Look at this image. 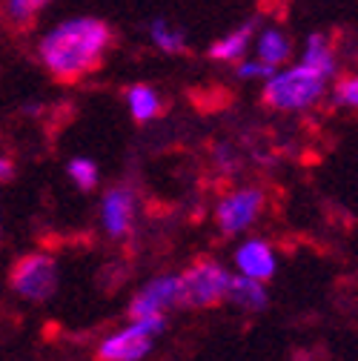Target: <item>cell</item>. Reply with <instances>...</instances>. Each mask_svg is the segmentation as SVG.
I'll return each mask as SVG.
<instances>
[{
  "instance_id": "obj_1",
  "label": "cell",
  "mask_w": 358,
  "mask_h": 361,
  "mask_svg": "<svg viewBox=\"0 0 358 361\" xmlns=\"http://www.w3.org/2000/svg\"><path fill=\"white\" fill-rule=\"evenodd\" d=\"M115 47V29L98 15H69L37 37V63L58 83H78L98 72Z\"/></svg>"
},
{
  "instance_id": "obj_14",
  "label": "cell",
  "mask_w": 358,
  "mask_h": 361,
  "mask_svg": "<svg viewBox=\"0 0 358 361\" xmlns=\"http://www.w3.org/2000/svg\"><path fill=\"white\" fill-rule=\"evenodd\" d=\"M227 301L235 304L244 312H261V310H266V304H270V293H266L264 281H255V279H247V276L235 273Z\"/></svg>"
},
{
  "instance_id": "obj_16",
  "label": "cell",
  "mask_w": 358,
  "mask_h": 361,
  "mask_svg": "<svg viewBox=\"0 0 358 361\" xmlns=\"http://www.w3.org/2000/svg\"><path fill=\"white\" fill-rule=\"evenodd\" d=\"M66 175L80 192H92L98 187V180H101L98 164L92 158H83V155H78V158H72L66 164Z\"/></svg>"
},
{
  "instance_id": "obj_12",
  "label": "cell",
  "mask_w": 358,
  "mask_h": 361,
  "mask_svg": "<svg viewBox=\"0 0 358 361\" xmlns=\"http://www.w3.org/2000/svg\"><path fill=\"white\" fill-rule=\"evenodd\" d=\"M123 98L135 123H152L155 118L163 115V98L152 83H132Z\"/></svg>"
},
{
  "instance_id": "obj_8",
  "label": "cell",
  "mask_w": 358,
  "mask_h": 361,
  "mask_svg": "<svg viewBox=\"0 0 358 361\" xmlns=\"http://www.w3.org/2000/svg\"><path fill=\"white\" fill-rule=\"evenodd\" d=\"M178 307V273L149 279L135 295L129 298V319H147V315H166Z\"/></svg>"
},
{
  "instance_id": "obj_3",
  "label": "cell",
  "mask_w": 358,
  "mask_h": 361,
  "mask_svg": "<svg viewBox=\"0 0 358 361\" xmlns=\"http://www.w3.org/2000/svg\"><path fill=\"white\" fill-rule=\"evenodd\" d=\"M233 269L215 258H195L178 273V307L187 310H212L227 304L233 287Z\"/></svg>"
},
{
  "instance_id": "obj_9",
  "label": "cell",
  "mask_w": 358,
  "mask_h": 361,
  "mask_svg": "<svg viewBox=\"0 0 358 361\" xmlns=\"http://www.w3.org/2000/svg\"><path fill=\"white\" fill-rule=\"evenodd\" d=\"M233 264H235L238 276H247V279H255V281H264V284L278 273L276 247L266 238H244L235 247Z\"/></svg>"
},
{
  "instance_id": "obj_19",
  "label": "cell",
  "mask_w": 358,
  "mask_h": 361,
  "mask_svg": "<svg viewBox=\"0 0 358 361\" xmlns=\"http://www.w3.org/2000/svg\"><path fill=\"white\" fill-rule=\"evenodd\" d=\"M273 72H276L273 66H266V63L258 61V58H241L238 66H235V75H238L241 80H266Z\"/></svg>"
},
{
  "instance_id": "obj_10",
  "label": "cell",
  "mask_w": 358,
  "mask_h": 361,
  "mask_svg": "<svg viewBox=\"0 0 358 361\" xmlns=\"http://www.w3.org/2000/svg\"><path fill=\"white\" fill-rule=\"evenodd\" d=\"M255 32H258V23L255 20H244L241 26L223 32L215 43H209V49H206L209 61H215V63H238L252 49Z\"/></svg>"
},
{
  "instance_id": "obj_6",
  "label": "cell",
  "mask_w": 358,
  "mask_h": 361,
  "mask_svg": "<svg viewBox=\"0 0 358 361\" xmlns=\"http://www.w3.org/2000/svg\"><path fill=\"white\" fill-rule=\"evenodd\" d=\"M266 207V192L261 187H235L223 192L215 207V224L221 235L238 238L252 230V224L261 218Z\"/></svg>"
},
{
  "instance_id": "obj_2",
  "label": "cell",
  "mask_w": 358,
  "mask_h": 361,
  "mask_svg": "<svg viewBox=\"0 0 358 361\" xmlns=\"http://www.w3.org/2000/svg\"><path fill=\"white\" fill-rule=\"evenodd\" d=\"M330 80H333V75L309 66L304 61L290 63V66H278L264 80L261 101L273 112H290V115L307 112V109H316L327 98Z\"/></svg>"
},
{
  "instance_id": "obj_5",
  "label": "cell",
  "mask_w": 358,
  "mask_h": 361,
  "mask_svg": "<svg viewBox=\"0 0 358 361\" xmlns=\"http://www.w3.org/2000/svg\"><path fill=\"white\" fill-rule=\"evenodd\" d=\"M61 284V269H58V258L52 252H26L20 255L12 269H9V287L20 301L29 304H43L58 293Z\"/></svg>"
},
{
  "instance_id": "obj_20",
  "label": "cell",
  "mask_w": 358,
  "mask_h": 361,
  "mask_svg": "<svg viewBox=\"0 0 358 361\" xmlns=\"http://www.w3.org/2000/svg\"><path fill=\"white\" fill-rule=\"evenodd\" d=\"M12 178H15V164H12V158L0 155V184H9Z\"/></svg>"
},
{
  "instance_id": "obj_15",
  "label": "cell",
  "mask_w": 358,
  "mask_h": 361,
  "mask_svg": "<svg viewBox=\"0 0 358 361\" xmlns=\"http://www.w3.org/2000/svg\"><path fill=\"white\" fill-rule=\"evenodd\" d=\"M298 61H304V63H309V66H316V69H321V72H327V75L335 78L338 55H335V43H333V37L324 35V32H312V35H307V43H304V49H301V58H298Z\"/></svg>"
},
{
  "instance_id": "obj_18",
  "label": "cell",
  "mask_w": 358,
  "mask_h": 361,
  "mask_svg": "<svg viewBox=\"0 0 358 361\" xmlns=\"http://www.w3.org/2000/svg\"><path fill=\"white\" fill-rule=\"evenodd\" d=\"M333 104L341 109H358V72L344 75L333 83Z\"/></svg>"
},
{
  "instance_id": "obj_21",
  "label": "cell",
  "mask_w": 358,
  "mask_h": 361,
  "mask_svg": "<svg viewBox=\"0 0 358 361\" xmlns=\"http://www.w3.org/2000/svg\"><path fill=\"white\" fill-rule=\"evenodd\" d=\"M0 227H4V224H0Z\"/></svg>"
},
{
  "instance_id": "obj_7",
  "label": "cell",
  "mask_w": 358,
  "mask_h": 361,
  "mask_svg": "<svg viewBox=\"0 0 358 361\" xmlns=\"http://www.w3.org/2000/svg\"><path fill=\"white\" fill-rule=\"evenodd\" d=\"M101 227L112 241H126L135 230V221H138V192L118 184L109 187L101 198Z\"/></svg>"
},
{
  "instance_id": "obj_13",
  "label": "cell",
  "mask_w": 358,
  "mask_h": 361,
  "mask_svg": "<svg viewBox=\"0 0 358 361\" xmlns=\"http://www.w3.org/2000/svg\"><path fill=\"white\" fill-rule=\"evenodd\" d=\"M147 35H149L152 47L158 52H163V55H184L190 49V37H187L184 26H178L175 20H169L163 15H158V18L149 20Z\"/></svg>"
},
{
  "instance_id": "obj_11",
  "label": "cell",
  "mask_w": 358,
  "mask_h": 361,
  "mask_svg": "<svg viewBox=\"0 0 358 361\" xmlns=\"http://www.w3.org/2000/svg\"><path fill=\"white\" fill-rule=\"evenodd\" d=\"M252 49H255V58L258 61H264L266 66L278 69V66L290 63V58H292V40L278 26H264V29L255 32Z\"/></svg>"
},
{
  "instance_id": "obj_17",
  "label": "cell",
  "mask_w": 358,
  "mask_h": 361,
  "mask_svg": "<svg viewBox=\"0 0 358 361\" xmlns=\"http://www.w3.org/2000/svg\"><path fill=\"white\" fill-rule=\"evenodd\" d=\"M52 0H4V9H6V18L15 23V26H26L32 23L43 9H47Z\"/></svg>"
},
{
  "instance_id": "obj_4",
  "label": "cell",
  "mask_w": 358,
  "mask_h": 361,
  "mask_svg": "<svg viewBox=\"0 0 358 361\" xmlns=\"http://www.w3.org/2000/svg\"><path fill=\"white\" fill-rule=\"evenodd\" d=\"M166 330V315H147V319H129V324L112 330L101 338L95 355L98 361H141L152 353L155 341Z\"/></svg>"
}]
</instances>
